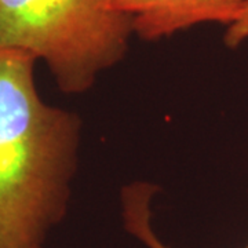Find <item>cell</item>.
I'll list each match as a JSON object with an SVG mask.
<instances>
[{
	"instance_id": "1",
	"label": "cell",
	"mask_w": 248,
	"mask_h": 248,
	"mask_svg": "<svg viewBox=\"0 0 248 248\" xmlns=\"http://www.w3.org/2000/svg\"><path fill=\"white\" fill-rule=\"evenodd\" d=\"M36 61L0 47V248H42L78 163L79 117L42 99Z\"/></svg>"
},
{
	"instance_id": "2",
	"label": "cell",
	"mask_w": 248,
	"mask_h": 248,
	"mask_svg": "<svg viewBox=\"0 0 248 248\" xmlns=\"http://www.w3.org/2000/svg\"><path fill=\"white\" fill-rule=\"evenodd\" d=\"M133 32L115 0H0V47L45 61L65 93L89 90L123 58Z\"/></svg>"
},
{
	"instance_id": "3",
	"label": "cell",
	"mask_w": 248,
	"mask_h": 248,
	"mask_svg": "<svg viewBox=\"0 0 248 248\" xmlns=\"http://www.w3.org/2000/svg\"><path fill=\"white\" fill-rule=\"evenodd\" d=\"M247 4L248 0H115L143 40H159L204 22L229 27Z\"/></svg>"
},
{
	"instance_id": "4",
	"label": "cell",
	"mask_w": 248,
	"mask_h": 248,
	"mask_svg": "<svg viewBox=\"0 0 248 248\" xmlns=\"http://www.w3.org/2000/svg\"><path fill=\"white\" fill-rule=\"evenodd\" d=\"M155 187L149 185H133L123 190V218L125 229L140 239L148 248H170L153 233L151 225V197ZM248 248V244L247 247Z\"/></svg>"
},
{
	"instance_id": "5",
	"label": "cell",
	"mask_w": 248,
	"mask_h": 248,
	"mask_svg": "<svg viewBox=\"0 0 248 248\" xmlns=\"http://www.w3.org/2000/svg\"><path fill=\"white\" fill-rule=\"evenodd\" d=\"M248 39V4L246 9L241 11L236 21H233L231 25L226 29L225 33V45L231 48H236L244 40Z\"/></svg>"
}]
</instances>
